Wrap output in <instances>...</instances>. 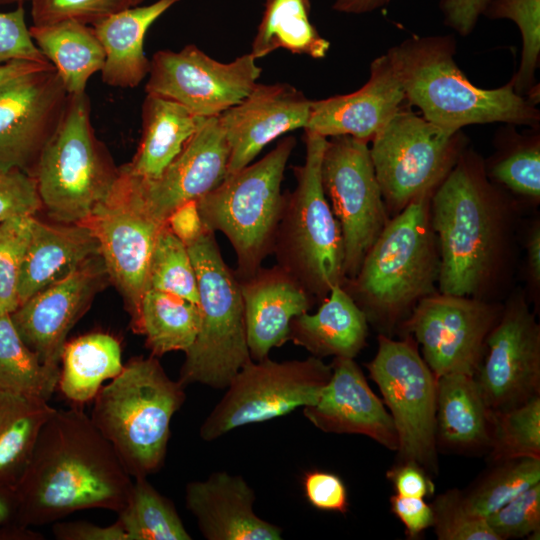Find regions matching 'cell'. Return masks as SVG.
I'll use <instances>...</instances> for the list:
<instances>
[{
  "mask_svg": "<svg viewBox=\"0 0 540 540\" xmlns=\"http://www.w3.org/2000/svg\"><path fill=\"white\" fill-rule=\"evenodd\" d=\"M491 411L473 375L452 373L437 380V448L456 453L489 450Z\"/></svg>",
  "mask_w": 540,
  "mask_h": 540,
  "instance_id": "obj_29",
  "label": "cell"
},
{
  "mask_svg": "<svg viewBox=\"0 0 540 540\" xmlns=\"http://www.w3.org/2000/svg\"><path fill=\"white\" fill-rule=\"evenodd\" d=\"M529 273L535 283L540 281V228L534 227L527 242Z\"/></svg>",
  "mask_w": 540,
  "mask_h": 540,
  "instance_id": "obj_57",
  "label": "cell"
},
{
  "mask_svg": "<svg viewBox=\"0 0 540 540\" xmlns=\"http://www.w3.org/2000/svg\"><path fill=\"white\" fill-rule=\"evenodd\" d=\"M29 30L36 46L56 69L67 93H86L88 80L105 63V52L93 27L64 20L32 25Z\"/></svg>",
  "mask_w": 540,
  "mask_h": 540,
  "instance_id": "obj_31",
  "label": "cell"
},
{
  "mask_svg": "<svg viewBox=\"0 0 540 540\" xmlns=\"http://www.w3.org/2000/svg\"><path fill=\"white\" fill-rule=\"evenodd\" d=\"M396 494L405 497L425 498L434 494L435 485L431 476L420 466L398 462L387 472Z\"/></svg>",
  "mask_w": 540,
  "mask_h": 540,
  "instance_id": "obj_52",
  "label": "cell"
},
{
  "mask_svg": "<svg viewBox=\"0 0 540 540\" xmlns=\"http://www.w3.org/2000/svg\"><path fill=\"white\" fill-rule=\"evenodd\" d=\"M143 0H139V2L141 3Z\"/></svg>",
  "mask_w": 540,
  "mask_h": 540,
  "instance_id": "obj_60",
  "label": "cell"
},
{
  "mask_svg": "<svg viewBox=\"0 0 540 540\" xmlns=\"http://www.w3.org/2000/svg\"><path fill=\"white\" fill-rule=\"evenodd\" d=\"M95 234L109 279L124 296L135 327L156 238L165 223L145 208L125 165L106 198L84 223Z\"/></svg>",
  "mask_w": 540,
  "mask_h": 540,
  "instance_id": "obj_14",
  "label": "cell"
},
{
  "mask_svg": "<svg viewBox=\"0 0 540 540\" xmlns=\"http://www.w3.org/2000/svg\"><path fill=\"white\" fill-rule=\"evenodd\" d=\"M42 208L34 178L17 168L0 167V222L34 216Z\"/></svg>",
  "mask_w": 540,
  "mask_h": 540,
  "instance_id": "obj_47",
  "label": "cell"
},
{
  "mask_svg": "<svg viewBox=\"0 0 540 540\" xmlns=\"http://www.w3.org/2000/svg\"><path fill=\"white\" fill-rule=\"evenodd\" d=\"M433 192L420 195L389 219L355 277L343 284L368 322L383 330L393 328L418 301L434 293L440 260L430 218Z\"/></svg>",
  "mask_w": 540,
  "mask_h": 540,
  "instance_id": "obj_4",
  "label": "cell"
},
{
  "mask_svg": "<svg viewBox=\"0 0 540 540\" xmlns=\"http://www.w3.org/2000/svg\"><path fill=\"white\" fill-rule=\"evenodd\" d=\"M538 482L540 459H512L492 463L488 471L461 492L466 506L486 518Z\"/></svg>",
  "mask_w": 540,
  "mask_h": 540,
  "instance_id": "obj_38",
  "label": "cell"
},
{
  "mask_svg": "<svg viewBox=\"0 0 540 540\" xmlns=\"http://www.w3.org/2000/svg\"><path fill=\"white\" fill-rule=\"evenodd\" d=\"M53 532L61 540H126L118 521L106 527L87 522H59L54 525Z\"/></svg>",
  "mask_w": 540,
  "mask_h": 540,
  "instance_id": "obj_54",
  "label": "cell"
},
{
  "mask_svg": "<svg viewBox=\"0 0 540 540\" xmlns=\"http://www.w3.org/2000/svg\"><path fill=\"white\" fill-rule=\"evenodd\" d=\"M332 373L331 364L310 356L304 360L274 361L269 357L247 362L202 423L199 434L207 442L244 425L285 416L314 404Z\"/></svg>",
  "mask_w": 540,
  "mask_h": 540,
  "instance_id": "obj_12",
  "label": "cell"
},
{
  "mask_svg": "<svg viewBox=\"0 0 540 540\" xmlns=\"http://www.w3.org/2000/svg\"><path fill=\"white\" fill-rule=\"evenodd\" d=\"M61 361L58 385L68 399L78 403L95 398L102 383L123 369L120 344L105 333L83 335L66 343Z\"/></svg>",
  "mask_w": 540,
  "mask_h": 540,
  "instance_id": "obj_34",
  "label": "cell"
},
{
  "mask_svg": "<svg viewBox=\"0 0 540 540\" xmlns=\"http://www.w3.org/2000/svg\"><path fill=\"white\" fill-rule=\"evenodd\" d=\"M321 181L340 226L346 280L361 263L389 221L368 143L351 136L327 138Z\"/></svg>",
  "mask_w": 540,
  "mask_h": 540,
  "instance_id": "obj_13",
  "label": "cell"
},
{
  "mask_svg": "<svg viewBox=\"0 0 540 540\" xmlns=\"http://www.w3.org/2000/svg\"><path fill=\"white\" fill-rule=\"evenodd\" d=\"M146 289L175 294L198 304L197 277L188 247L166 223L161 227L152 251Z\"/></svg>",
  "mask_w": 540,
  "mask_h": 540,
  "instance_id": "obj_42",
  "label": "cell"
},
{
  "mask_svg": "<svg viewBox=\"0 0 540 540\" xmlns=\"http://www.w3.org/2000/svg\"><path fill=\"white\" fill-rule=\"evenodd\" d=\"M500 314L478 297L433 293L418 301L403 328L421 345L422 357L437 378L452 373L474 376Z\"/></svg>",
  "mask_w": 540,
  "mask_h": 540,
  "instance_id": "obj_16",
  "label": "cell"
},
{
  "mask_svg": "<svg viewBox=\"0 0 540 540\" xmlns=\"http://www.w3.org/2000/svg\"><path fill=\"white\" fill-rule=\"evenodd\" d=\"M200 325L198 304L178 295L146 289L133 330L146 338L155 357L186 351L195 341Z\"/></svg>",
  "mask_w": 540,
  "mask_h": 540,
  "instance_id": "obj_35",
  "label": "cell"
},
{
  "mask_svg": "<svg viewBox=\"0 0 540 540\" xmlns=\"http://www.w3.org/2000/svg\"><path fill=\"white\" fill-rule=\"evenodd\" d=\"M505 206L482 158L464 149L430 199L440 293L477 297L488 286L504 249Z\"/></svg>",
  "mask_w": 540,
  "mask_h": 540,
  "instance_id": "obj_2",
  "label": "cell"
},
{
  "mask_svg": "<svg viewBox=\"0 0 540 540\" xmlns=\"http://www.w3.org/2000/svg\"><path fill=\"white\" fill-rule=\"evenodd\" d=\"M98 255L99 242L88 225L49 224L34 218L18 278L19 305Z\"/></svg>",
  "mask_w": 540,
  "mask_h": 540,
  "instance_id": "obj_26",
  "label": "cell"
},
{
  "mask_svg": "<svg viewBox=\"0 0 540 540\" xmlns=\"http://www.w3.org/2000/svg\"><path fill=\"white\" fill-rule=\"evenodd\" d=\"M34 218L17 216L0 222V314H10L19 306L18 278Z\"/></svg>",
  "mask_w": 540,
  "mask_h": 540,
  "instance_id": "obj_43",
  "label": "cell"
},
{
  "mask_svg": "<svg viewBox=\"0 0 540 540\" xmlns=\"http://www.w3.org/2000/svg\"><path fill=\"white\" fill-rule=\"evenodd\" d=\"M133 483L91 418L74 408L56 409L10 497L23 523L39 525L87 508L119 513Z\"/></svg>",
  "mask_w": 540,
  "mask_h": 540,
  "instance_id": "obj_1",
  "label": "cell"
},
{
  "mask_svg": "<svg viewBox=\"0 0 540 540\" xmlns=\"http://www.w3.org/2000/svg\"><path fill=\"white\" fill-rule=\"evenodd\" d=\"M33 25L74 20L93 26L102 19L137 6L139 0H29Z\"/></svg>",
  "mask_w": 540,
  "mask_h": 540,
  "instance_id": "obj_45",
  "label": "cell"
},
{
  "mask_svg": "<svg viewBox=\"0 0 540 540\" xmlns=\"http://www.w3.org/2000/svg\"><path fill=\"white\" fill-rule=\"evenodd\" d=\"M431 508L432 528L439 540H500L486 518L466 506L461 490L451 489L438 495Z\"/></svg>",
  "mask_w": 540,
  "mask_h": 540,
  "instance_id": "obj_44",
  "label": "cell"
},
{
  "mask_svg": "<svg viewBox=\"0 0 540 540\" xmlns=\"http://www.w3.org/2000/svg\"><path fill=\"white\" fill-rule=\"evenodd\" d=\"M474 379L490 411L540 396V327L523 299L510 301L501 311Z\"/></svg>",
  "mask_w": 540,
  "mask_h": 540,
  "instance_id": "obj_17",
  "label": "cell"
},
{
  "mask_svg": "<svg viewBox=\"0 0 540 540\" xmlns=\"http://www.w3.org/2000/svg\"><path fill=\"white\" fill-rule=\"evenodd\" d=\"M501 133L503 147L499 157L493 161L488 177L514 194L532 199L540 198V135L519 134L515 125L506 124Z\"/></svg>",
  "mask_w": 540,
  "mask_h": 540,
  "instance_id": "obj_39",
  "label": "cell"
},
{
  "mask_svg": "<svg viewBox=\"0 0 540 540\" xmlns=\"http://www.w3.org/2000/svg\"><path fill=\"white\" fill-rule=\"evenodd\" d=\"M29 0H0V5L18 4L23 5Z\"/></svg>",
  "mask_w": 540,
  "mask_h": 540,
  "instance_id": "obj_59",
  "label": "cell"
},
{
  "mask_svg": "<svg viewBox=\"0 0 540 540\" xmlns=\"http://www.w3.org/2000/svg\"><path fill=\"white\" fill-rule=\"evenodd\" d=\"M141 118L139 146L132 161L125 166L143 180L158 178L208 119L155 94H146Z\"/></svg>",
  "mask_w": 540,
  "mask_h": 540,
  "instance_id": "obj_30",
  "label": "cell"
},
{
  "mask_svg": "<svg viewBox=\"0 0 540 540\" xmlns=\"http://www.w3.org/2000/svg\"><path fill=\"white\" fill-rule=\"evenodd\" d=\"M483 16L507 19L515 23L522 38V51L517 72L510 82L517 94L528 97L536 84L540 63V0H492Z\"/></svg>",
  "mask_w": 540,
  "mask_h": 540,
  "instance_id": "obj_41",
  "label": "cell"
},
{
  "mask_svg": "<svg viewBox=\"0 0 540 540\" xmlns=\"http://www.w3.org/2000/svg\"><path fill=\"white\" fill-rule=\"evenodd\" d=\"M126 540H190L174 505L147 480L137 478L126 506L119 512Z\"/></svg>",
  "mask_w": 540,
  "mask_h": 540,
  "instance_id": "obj_37",
  "label": "cell"
},
{
  "mask_svg": "<svg viewBox=\"0 0 540 540\" xmlns=\"http://www.w3.org/2000/svg\"><path fill=\"white\" fill-rule=\"evenodd\" d=\"M366 366L392 417L398 437V462L416 464L430 476L436 475L438 378L414 339L407 335L403 340H393L380 334L377 352Z\"/></svg>",
  "mask_w": 540,
  "mask_h": 540,
  "instance_id": "obj_11",
  "label": "cell"
},
{
  "mask_svg": "<svg viewBox=\"0 0 540 540\" xmlns=\"http://www.w3.org/2000/svg\"><path fill=\"white\" fill-rule=\"evenodd\" d=\"M331 377L318 400L303 407L305 418L325 433L366 436L397 451L392 417L352 358H334Z\"/></svg>",
  "mask_w": 540,
  "mask_h": 540,
  "instance_id": "obj_22",
  "label": "cell"
},
{
  "mask_svg": "<svg viewBox=\"0 0 540 540\" xmlns=\"http://www.w3.org/2000/svg\"><path fill=\"white\" fill-rule=\"evenodd\" d=\"M260 74L251 53L222 63L189 44L180 51L159 50L153 54L145 91L211 118L246 97Z\"/></svg>",
  "mask_w": 540,
  "mask_h": 540,
  "instance_id": "obj_15",
  "label": "cell"
},
{
  "mask_svg": "<svg viewBox=\"0 0 540 540\" xmlns=\"http://www.w3.org/2000/svg\"><path fill=\"white\" fill-rule=\"evenodd\" d=\"M392 0H335L332 8L341 13L364 14L382 8Z\"/></svg>",
  "mask_w": 540,
  "mask_h": 540,
  "instance_id": "obj_56",
  "label": "cell"
},
{
  "mask_svg": "<svg viewBox=\"0 0 540 540\" xmlns=\"http://www.w3.org/2000/svg\"><path fill=\"white\" fill-rule=\"evenodd\" d=\"M295 145L293 136L283 138L263 158L227 174L218 186L196 200L204 226L223 233L231 243L239 280L252 276L273 254L285 201L281 184Z\"/></svg>",
  "mask_w": 540,
  "mask_h": 540,
  "instance_id": "obj_7",
  "label": "cell"
},
{
  "mask_svg": "<svg viewBox=\"0 0 540 540\" xmlns=\"http://www.w3.org/2000/svg\"><path fill=\"white\" fill-rule=\"evenodd\" d=\"M304 131L305 161L293 168L296 187L285 194L273 254L277 265L322 301L332 287L346 281L344 245L321 181L327 138Z\"/></svg>",
  "mask_w": 540,
  "mask_h": 540,
  "instance_id": "obj_6",
  "label": "cell"
},
{
  "mask_svg": "<svg viewBox=\"0 0 540 540\" xmlns=\"http://www.w3.org/2000/svg\"><path fill=\"white\" fill-rule=\"evenodd\" d=\"M309 100L288 83H256L239 103L218 116L229 147L228 173L249 165L261 150L286 132L305 128Z\"/></svg>",
  "mask_w": 540,
  "mask_h": 540,
  "instance_id": "obj_21",
  "label": "cell"
},
{
  "mask_svg": "<svg viewBox=\"0 0 540 540\" xmlns=\"http://www.w3.org/2000/svg\"><path fill=\"white\" fill-rule=\"evenodd\" d=\"M239 282L248 349L259 361L289 341L292 319L308 312L314 298L277 264Z\"/></svg>",
  "mask_w": 540,
  "mask_h": 540,
  "instance_id": "obj_24",
  "label": "cell"
},
{
  "mask_svg": "<svg viewBox=\"0 0 540 540\" xmlns=\"http://www.w3.org/2000/svg\"><path fill=\"white\" fill-rule=\"evenodd\" d=\"M491 463L540 459V396L504 410L491 411Z\"/></svg>",
  "mask_w": 540,
  "mask_h": 540,
  "instance_id": "obj_40",
  "label": "cell"
},
{
  "mask_svg": "<svg viewBox=\"0 0 540 540\" xmlns=\"http://www.w3.org/2000/svg\"><path fill=\"white\" fill-rule=\"evenodd\" d=\"M51 63L41 64L30 61H12L0 65V87L23 75L52 67Z\"/></svg>",
  "mask_w": 540,
  "mask_h": 540,
  "instance_id": "obj_55",
  "label": "cell"
},
{
  "mask_svg": "<svg viewBox=\"0 0 540 540\" xmlns=\"http://www.w3.org/2000/svg\"><path fill=\"white\" fill-rule=\"evenodd\" d=\"M195 269L200 325L185 351L179 382L226 388L251 360L240 282L225 263L215 233L207 230L187 246Z\"/></svg>",
  "mask_w": 540,
  "mask_h": 540,
  "instance_id": "obj_9",
  "label": "cell"
},
{
  "mask_svg": "<svg viewBox=\"0 0 540 540\" xmlns=\"http://www.w3.org/2000/svg\"><path fill=\"white\" fill-rule=\"evenodd\" d=\"M60 369L44 364L22 340L10 314H0V390L47 400Z\"/></svg>",
  "mask_w": 540,
  "mask_h": 540,
  "instance_id": "obj_36",
  "label": "cell"
},
{
  "mask_svg": "<svg viewBox=\"0 0 540 540\" xmlns=\"http://www.w3.org/2000/svg\"><path fill=\"white\" fill-rule=\"evenodd\" d=\"M107 278L105 264L98 255L10 313L20 337L44 364L60 369L68 333Z\"/></svg>",
  "mask_w": 540,
  "mask_h": 540,
  "instance_id": "obj_19",
  "label": "cell"
},
{
  "mask_svg": "<svg viewBox=\"0 0 540 540\" xmlns=\"http://www.w3.org/2000/svg\"><path fill=\"white\" fill-rule=\"evenodd\" d=\"M310 12V0H265L250 53L256 60L277 49L324 58L330 42L312 24Z\"/></svg>",
  "mask_w": 540,
  "mask_h": 540,
  "instance_id": "obj_33",
  "label": "cell"
},
{
  "mask_svg": "<svg viewBox=\"0 0 540 540\" xmlns=\"http://www.w3.org/2000/svg\"><path fill=\"white\" fill-rule=\"evenodd\" d=\"M170 231L186 246L197 241L208 229L204 226L196 200L183 203L166 219Z\"/></svg>",
  "mask_w": 540,
  "mask_h": 540,
  "instance_id": "obj_53",
  "label": "cell"
},
{
  "mask_svg": "<svg viewBox=\"0 0 540 540\" xmlns=\"http://www.w3.org/2000/svg\"><path fill=\"white\" fill-rule=\"evenodd\" d=\"M67 99L68 93L53 66L0 87V167L17 168L32 176Z\"/></svg>",
  "mask_w": 540,
  "mask_h": 540,
  "instance_id": "obj_18",
  "label": "cell"
},
{
  "mask_svg": "<svg viewBox=\"0 0 540 540\" xmlns=\"http://www.w3.org/2000/svg\"><path fill=\"white\" fill-rule=\"evenodd\" d=\"M486 521L500 540L528 538L540 535V482L521 492Z\"/></svg>",
  "mask_w": 540,
  "mask_h": 540,
  "instance_id": "obj_46",
  "label": "cell"
},
{
  "mask_svg": "<svg viewBox=\"0 0 540 540\" xmlns=\"http://www.w3.org/2000/svg\"><path fill=\"white\" fill-rule=\"evenodd\" d=\"M92 421L134 479L164 463L170 422L184 400V386L171 380L155 356L131 360L96 395Z\"/></svg>",
  "mask_w": 540,
  "mask_h": 540,
  "instance_id": "obj_5",
  "label": "cell"
},
{
  "mask_svg": "<svg viewBox=\"0 0 540 540\" xmlns=\"http://www.w3.org/2000/svg\"><path fill=\"white\" fill-rule=\"evenodd\" d=\"M370 156L387 211L396 214L433 192L465 149L462 130H449L402 107L374 136Z\"/></svg>",
  "mask_w": 540,
  "mask_h": 540,
  "instance_id": "obj_10",
  "label": "cell"
},
{
  "mask_svg": "<svg viewBox=\"0 0 540 540\" xmlns=\"http://www.w3.org/2000/svg\"><path fill=\"white\" fill-rule=\"evenodd\" d=\"M180 0H157L147 6H133L114 13L92 27L105 52L101 70L105 84L134 88L148 75L150 60L144 52V38L150 26Z\"/></svg>",
  "mask_w": 540,
  "mask_h": 540,
  "instance_id": "obj_27",
  "label": "cell"
},
{
  "mask_svg": "<svg viewBox=\"0 0 540 540\" xmlns=\"http://www.w3.org/2000/svg\"><path fill=\"white\" fill-rule=\"evenodd\" d=\"M12 500L10 496L0 491V523L9 518L12 512Z\"/></svg>",
  "mask_w": 540,
  "mask_h": 540,
  "instance_id": "obj_58",
  "label": "cell"
},
{
  "mask_svg": "<svg viewBox=\"0 0 540 540\" xmlns=\"http://www.w3.org/2000/svg\"><path fill=\"white\" fill-rule=\"evenodd\" d=\"M492 0H440L439 8L445 25L466 37L476 27Z\"/></svg>",
  "mask_w": 540,
  "mask_h": 540,
  "instance_id": "obj_51",
  "label": "cell"
},
{
  "mask_svg": "<svg viewBox=\"0 0 540 540\" xmlns=\"http://www.w3.org/2000/svg\"><path fill=\"white\" fill-rule=\"evenodd\" d=\"M386 54L403 86L406 101L429 122L457 131L476 124L503 123L538 129L540 111L513 84L484 89L457 65L453 35L411 36Z\"/></svg>",
  "mask_w": 540,
  "mask_h": 540,
  "instance_id": "obj_3",
  "label": "cell"
},
{
  "mask_svg": "<svg viewBox=\"0 0 540 540\" xmlns=\"http://www.w3.org/2000/svg\"><path fill=\"white\" fill-rule=\"evenodd\" d=\"M55 411L47 400L0 390V491L11 496Z\"/></svg>",
  "mask_w": 540,
  "mask_h": 540,
  "instance_id": "obj_32",
  "label": "cell"
},
{
  "mask_svg": "<svg viewBox=\"0 0 540 540\" xmlns=\"http://www.w3.org/2000/svg\"><path fill=\"white\" fill-rule=\"evenodd\" d=\"M186 507L207 540H280L282 529L256 515L255 492L240 475L213 472L186 487Z\"/></svg>",
  "mask_w": 540,
  "mask_h": 540,
  "instance_id": "obj_25",
  "label": "cell"
},
{
  "mask_svg": "<svg viewBox=\"0 0 540 540\" xmlns=\"http://www.w3.org/2000/svg\"><path fill=\"white\" fill-rule=\"evenodd\" d=\"M405 101L401 81L385 53L371 62L369 79L357 91L311 100L304 130L325 138L351 136L368 143Z\"/></svg>",
  "mask_w": 540,
  "mask_h": 540,
  "instance_id": "obj_23",
  "label": "cell"
},
{
  "mask_svg": "<svg viewBox=\"0 0 540 540\" xmlns=\"http://www.w3.org/2000/svg\"><path fill=\"white\" fill-rule=\"evenodd\" d=\"M303 489L308 502L318 510L345 514L348 495L343 480L336 474L312 470L303 477Z\"/></svg>",
  "mask_w": 540,
  "mask_h": 540,
  "instance_id": "obj_49",
  "label": "cell"
},
{
  "mask_svg": "<svg viewBox=\"0 0 540 540\" xmlns=\"http://www.w3.org/2000/svg\"><path fill=\"white\" fill-rule=\"evenodd\" d=\"M319 309L303 313L290 323L289 341L312 356L354 359L365 347L368 320L343 285H335Z\"/></svg>",
  "mask_w": 540,
  "mask_h": 540,
  "instance_id": "obj_28",
  "label": "cell"
},
{
  "mask_svg": "<svg viewBox=\"0 0 540 540\" xmlns=\"http://www.w3.org/2000/svg\"><path fill=\"white\" fill-rule=\"evenodd\" d=\"M90 112L86 93L68 94L32 172L42 207L58 223H85L118 176L119 168L95 136Z\"/></svg>",
  "mask_w": 540,
  "mask_h": 540,
  "instance_id": "obj_8",
  "label": "cell"
},
{
  "mask_svg": "<svg viewBox=\"0 0 540 540\" xmlns=\"http://www.w3.org/2000/svg\"><path fill=\"white\" fill-rule=\"evenodd\" d=\"M392 513L403 523L407 537L417 538L433 525L431 505L424 498L405 497L394 494L390 497Z\"/></svg>",
  "mask_w": 540,
  "mask_h": 540,
  "instance_id": "obj_50",
  "label": "cell"
},
{
  "mask_svg": "<svg viewBox=\"0 0 540 540\" xmlns=\"http://www.w3.org/2000/svg\"><path fill=\"white\" fill-rule=\"evenodd\" d=\"M228 161L229 147L215 116L205 121L158 178L143 180L127 170L147 211L166 223L174 209L218 186L228 173Z\"/></svg>",
  "mask_w": 540,
  "mask_h": 540,
  "instance_id": "obj_20",
  "label": "cell"
},
{
  "mask_svg": "<svg viewBox=\"0 0 540 540\" xmlns=\"http://www.w3.org/2000/svg\"><path fill=\"white\" fill-rule=\"evenodd\" d=\"M12 61L50 63L31 37L23 5L0 12V65Z\"/></svg>",
  "mask_w": 540,
  "mask_h": 540,
  "instance_id": "obj_48",
  "label": "cell"
}]
</instances>
